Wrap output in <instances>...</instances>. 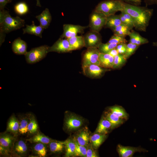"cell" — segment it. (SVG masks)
Returning <instances> with one entry per match:
<instances>
[{
    "label": "cell",
    "mask_w": 157,
    "mask_h": 157,
    "mask_svg": "<svg viewBox=\"0 0 157 157\" xmlns=\"http://www.w3.org/2000/svg\"><path fill=\"white\" fill-rule=\"evenodd\" d=\"M99 60L100 66L106 69L113 68L114 57L110 54L100 53Z\"/></svg>",
    "instance_id": "cell-16"
},
{
    "label": "cell",
    "mask_w": 157,
    "mask_h": 157,
    "mask_svg": "<svg viewBox=\"0 0 157 157\" xmlns=\"http://www.w3.org/2000/svg\"><path fill=\"white\" fill-rule=\"evenodd\" d=\"M146 3L148 5L153 4H157V0H144Z\"/></svg>",
    "instance_id": "cell-49"
},
{
    "label": "cell",
    "mask_w": 157,
    "mask_h": 157,
    "mask_svg": "<svg viewBox=\"0 0 157 157\" xmlns=\"http://www.w3.org/2000/svg\"><path fill=\"white\" fill-rule=\"evenodd\" d=\"M119 15H111L107 17L105 26L112 30L116 27L122 24Z\"/></svg>",
    "instance_id": "cell-22"
},
{
    "label": "cell",
    "mask_w": 157,
    "mask_h": 157,
    "mask_svg": "<svg viewBox=\"0 0 157 157\" xmlns=\"http://www.w3.org/2000/svg\"><path fill=\"white\" fill-rule=\"evenodd\" d=\"M105 118L110 122L113 128L119 125L123 122L122 119L111 112L106 113Z\"/></svg>",
    "instance_id": "cell-28"
},
{
    "label": "cell",
    "mask_w": 157,
    "mask_h": 157,
    "mask_svg": "<svg viewBox=\"0 0 157 157\" xmlns=\"http://www.w3.org/2000/svg\"><path fill=\"white\" fill-rule=\"evenodd\" d=\"M71 51L72 50L67 39L60 38L51 46L49 47L48 52L64 53Z\"/></svg>",
    "instance_id": "cell-10"
},
{
    "label": "cell",
    "mask_w": 157,
    "mask_h": 157,
    "mask_svg": "<svg viewBox=\"0 0 157 157\" xmlns=\"http://www.w3.org/2000/svg\"><path fill=\"white\" fill-rule=\"evenodd\" d=\"M65 150V156H73L76 147V144L74 138H68L62 142Z\"/></svg>",
    "instance_id": "cell-24"
},
{
    "label": "cell",
    "mask_w": 157,
    "mask_h": 157,
    "mask_svg": "<svg viewBox=\"0 0 157 157\" xmlns=\"http://www.w3.org/2000/svg\"><path fill=\"white\" fill-rule=\"evenodd\" d=\"M106 134L95 133L90 137V141L94 149H97L106 138Z\"/></svg>",
    "instance_id": "cell-23"
},
{
    "label": "cell",
    "mask_w": 157,
    "mask_h": 157,
    "mask_svg": "<svg viewBox=\"0 0 157 157\" xmlns=\"http://www.w3.org/2000/svg\"><path fill=\"white\" fill-rule=\"evenodd\" d=\"M123 10L133 18L134 27L136 29L142 31H146L153 14V9L125 2Z\"/></svg>",
    "instance_id": "cell-1"
},
{
    "label": "cell",
    "mask_w": 157,
    "mask_h": 157,
    "mask_svg": "<svg viewBox=\"0 0 157 157\" xmlns=\"http://www.w3.org/2000/svg\"><path fill=\"white\" fill-rule=\"evenodd\" d=\"M111 113L122 119H126L128 117V114L122 108L118 106H113L110 108Z\"/></svg>",
    "instance_id": "cell-29"
},
{
    "label": "cell",
    "mask_w": 157,
    "mask_h": 157,
    "mask_svg": "<svg viewBox=\"0 0 157 157\" xmlns=\"http://www.w3.org/2000/svg\"><path fill=\"white\" fill-rule=\"evenodd\" d=\"M127 42V41L125 37L114 35L110 38L107 43L118 44L121 43H126Z\"/></svg>",
    "instance_id": "cell-38"
},
{
    "label": "cell",
    "mask_w": 157,
    "mask_h": 157,
    "mask_svg": "<svg viewBox=\"0 0 157 157\" xmlns=\"http://www.w3.org/2000/svg\"><path fill=\"white\" fill-rule=\"evenodd\" d=\"M107 16L100 12L94 10L91 14L90 18L89 27L90 30L99 32L105 26Z\"/></svg>",
    "instance_id": "cell-5"
},
{
    "label": "cell",
    "mask_w": 157,
    "mask_h": 157,
    "mask_svg": "<svg viewBox=\"0 0 157 157\" xmlns=\"http://www.w3.org/2000/svg\"><path fill=\"white\" fill-rule=\"evenodd\" d=\"M139 46L129 42L126 44V50L124 55L125 58L127 59L134 53Z\"/></svg>",
    "instance_id": "cell-37"
},
{
    "label": "cell",
    "mask_w": 157,
    "mask_h": 157,
    "mask_svg": "<svg viewBox=\"0 0 157 157\" xmlns=\"http://www.w3.org/2000/svg\"><path fill=\"white\" fill-rule=\"evenodd\" d=\"M87 148L86 157H98L97 152L90 143H89L86 147Z\"/></svg>",
    "instance_id": "cell-40"
},
{
    "label": "cell",
    "mask_w": 157,
    "mask_h": 157,
    "mask_svg": "<svg viewBox=\"0 0 157 157\" xmlns=\"http://www.w3.org/2000/svg\"><path fill=\"white\" fill-rule=\"evenodd\" d=\"M27 47L26 42L20 38L15 39L12 43V51L17 54L25 55L27 52Z\"/></svg>",
    "instance_id": "cell-12"
},
{
    "label": "cell",
    "mask_w": 157,
    "mask_h": 157,
    "mask_svg": "<svg viewBox=\"0 0 157 157\" xmlns=\"http://www.w3.org/2000/svg\"><path fill=\"white\" fill-rule=\"evenodd\" d=\"M32 143H41L44 144H48L53 141L48 137L42 133H38L31 138L27 139Z\"/></svg>",
    "instance_id": "cell-26"
},
{
    "label": "cell",
    "mask_w": 157,
    "mask_h": 157,
    "mask_svg": "<svg viewBox=\"0 0 157 157\" xmlns=\"http://www.w3.org/2000/svg\"><path fill=\"white\" fill-rule=\"evenodd\" d=\"M130 30L128 28L120 31L118 32L114 33V35L125 37L130 32Z\"/></svg>",
    "instance_id": "cell-43"
},
{
    "label": "cell",
    "mask_w": 157,
    "mask_h": 157,
    "mask_svg": "<svg viewBox=\"0 0 157 157\" xmlns=\"http://www.w3.org/2000/svg\"><path fill=\"white\" fill-rule=\"evenodd\" d=\"M90 137L88 129L85 128L79 131L74 138L79 144L86 147L89 143Z\"/></svg>",
    "instance_id": "cell-15"
},
{
    "label": "cell",
    "mask_w": 157,
    "mask_h": 157,
    "mask_svg": "<svg viewBox=\"0 0 157 157\" xmlns=\"http://www.w3.org/2000/svg\"><path fill=\"white\" fill-rule=\"evenodd\" d=\"M76 144V147L73 156L86 157L87 148L85 146L79 144L74 138Z\"/></svg>",
    "instance_id": "cell-35"
},
{
    "label": "cell",
    "mask_w": 157,
    "mask_h": 157,
    "mask_svg": "<svg viewBox=\"0 0 157 157\" xmlns=\"http://www.w3.org/2000/svg\"><path fill=\"white\" fill-rule=\"evenodd\" d=\"M85 47L87 48H97L101 43V36L99 32L90 30L83 36Z\"/></svg>",
    "instance_id": "cell-9"
},
{
    "label": "cell",
    "mask_w": 157,
    "mask_h": 157,
    "mask_svg": "<svg viewBox=\"0 0 157 157\" xmlns=\"http://www.w3.org/2000/svg\"><path fill=\"white\" fill-rule=\"evenodd\" d=\"M67 39L72 51L78 49L85 47L83 36L76 35Z\"/></svg>",
    "instance_id": "cell-18"
},
{
    "label": "cell",
    "mask_w": 157,
    "mask_h": 157,
    "mask_svg": "<svg viewBox=\"0 0 157 157\" xmlns=\"http://www.w3.org/2000/svg\"><path fill=\"white\" fill-rule=\"evenodd\" d=\"M84 121L81 117L76 115L70 114L67 115L64 119V126L69 131L76 130L80 128L84 123Z\"/></svg>",
    "instance_id": "cell-7"
},
{
    "label": "cell",
    "mask_w": 157,
    "mask_h": 157,
    "mask_svg": "<svg viewBox=\"0 0 157 157\" xmlns=\"http://www.w3.org/2000/svg\"><path fill=\"white\" fill-rule=\"evenodd\" d=\"M64 146L61 142L51 141L49 143V147L50 151L53 153L61 152L63 149Z\"/></svg>",
    "instance_id": "cell-34"
},
{
    "label": "cell",
    "mask_w": 157,
    "mask_h": 157,
    "mask_svg": "<svg viewBox=\"0 0 157 157\" xmlns=\"http://www.w3.org/2000/svg\"><path fill=\"white\" fill-rule=\"evenodd\" d=\"M28 129L31 133H35L38 129V125L35 117L32 114L29 116Z\"/></svg>",
    "instance_id": "cell-31"
},
{
    "label": "cell",
    "mask_w": 157,
    "mask_h": 157,
    "mask_svg": "<svg viewBox=\"0 0 157 157\" xmlns=\"http://www.w3.org/2000/svg\"><path fill=\"white\" fill-rule=\"evenodd\" d=\"M11 1V0H0V10H4L6 4Z\"/></svg>",
    "instance_id": "cell-46"
},
{
    "label": "cell",
    "mask_w": 157,
    "mask_h": 157,
    "mask_svg": "<svg viewBox=\"0 0 157 157\" xmlns=\"http://www.w3.org/2000/svg\"><path fill=\"white\" fill-rule=\"evenodd\" d=\"M44 29L40 25L36 26L33 21L31 25H26V27L23 29V34L28 33L33 35L42 38V33Z\"/></svg>",
    "instance_id": "cell-17"
},
{
    "label": "cell",
    "mask_w": 157,
    "mask_h": 157,
    "mask_svg": "<svg viewBox=\"0 0 157 157\" xmlns=\"http://www.w3.org/2000/svg\"><path fill=\"white\" fill-rule=\"evenodd\" d=\"M124 2L129 4L138 6L140 5L142 0H122Z\"/></svg>",
    "instance_id": "cell-45"
},
{
    "label": "cell",
    "mask_w": 157,
    "mask_h": 157,
    "mask_svg": "<svg viewBox=\"0 0 157 157\" xmlns=\"http://www.w3.org/2000/svg\"><path fill=\"white\" fill-rule=\"evenodd\" d=\"M113 128L110 122L105 117L100 120L96 130L95 133L106 134L110 129Z\"/></svg>",
    "instance_id": "cell-19"
},
{
    "label": "cell",
    "mask_w": 157,
    "mask_h": 157,
    "mask_svg": "<svg viewBox=\"0 0 157 157\" xmlns=\"http://www.w3.org/2000/svg\"><path fill=\"white\" fill-rule=\"evenodd\" d=\"M6 33L0 31V46L4 42L6 37Z\"/></svg>",
    "instance_id": "cell-47"
},
{
    "label": "cell",
    "mask_w": 157,
    "mask_h": 157,
    "mask_svg": "<svg viewBox=\"0 0 157 157\" xmlns=\"http://www.w3.org/2000/svg\"><path fill=\"white\" fill-rule=\"evenodd\" d=\"M100 52L97 48H87L82 58V67L92 64L99 65V57Z\"/></svg>",
    "instance_id": "cell-6"
},
{
    "label": "cell",
    "mask_w": 157,
    "mask_h": 157,
    "mask_svg": "<svg viewBox=\"0 0 157 157\" xmlns=\"http://www.w3.org/2000/svg\"><path fill=\"white\" fill-rule=\"evenodd\" d=\"M11 0L12 1V0Z\"/></svg>",
    "instance_id": "cell-52"
},
{
    "label": "cell",
    "mask_w": 157,
    "mask_h": 157,
    "mask_svg": "<svg viewBox=\"0 0 157 157\" xmlns=\"http://www.w3.org/2000/svg\"><path fill=\"white\" fill-rule=\"evenodd\" d=\"M85 75L92 78H97L101 76L106 71V69L99 65L92 64L82 67Z\"/></svg>",
    "instance_id": "cell-11"
},
{
    "label": "cell",
    "mask_w": 157,
    "mask_h": 157,
    "mask_svg": "<svg viewBox=\"0 0 157 157\" xmlns=\"http://www.w3.org/2000/svg\"><path fill=\"white\" fill-rule=\"evenodd\" d=\"M126 43H121L117 44L116 47L119 53L124 55L126 50Z\"/></svg>",
    "instance_id": "cell-41"
},
{
    "label": "cell",
    "mask_w": 157,
    "mask_h": 157,
    "mask_svg": "<svg viewBox=\"0 0 157 157\" xmlns=\"http://www.w3.org/2000/svg\"><path fill=\"white\" fill-rule=\"evenodd\" d=\"M125 2L122 0H106L99 3L94 10L103 13L107 17L115 14L124 10Z\"/></svg>",
    "instance_id": "cell-3"
},
{
    "label": "cell",
    "mask_w": 157,
    "mask_h": 157,
    "mask_svg": "<svg viewBox=\"0 0 157 157\" xmlns=\"http://www.w3.org/2000/svg\"><path fill=\"white\" fill-rule=\"evenodd\" d=\"M117 45V44L114 43H101L99 45L98 49L100 53H107L110 51L115 48Z\"/></svg>",
    "instance_id": "cell-33"
},
{
    "label": "cell",
    "mask_w": 157,
    "mask_h": 157,
    "mask_svg": "<svg viewBox=\"0 0 157 157\" xmlns=\"http://www.w3.org/2000/svg\"><path fill=\"white\" fill-rule=\"evenodd\" d=\"M19 122L14 115L11 116L8 121L6 131L14 134L19 132Z\"/></svg>",
    "instance_id": "cell-25"
},
{
    "label": "cell",
    "mask_w": 157,
    "mask_h": 157,
    "mask_svg": "<svg viewBox=\"0 0 157 157\" xmlns=\"http://www.w3.org/2000/svg\"><path fill=\"white\" fill-rule=\"evenodd\" d=\"M111 56L114 57L117 55L119 53L116 49V48L110 51L108 53Z\"/></svg>",
    "instance_id": "cell-48"
},
{
    "label": "cell",
    "mask_w": 157,
    "mask_h": 157,
    "mask_svg": "<svg viewBox=\"0 0 157 157\" xmlns=\"http://www.w3.org/2000/svg\"><path fill=\"white\" fill-rule=\"evenodd\" d=\"M130 38L129 42L139 46L149 42L148 39L140 35L134 31L130 32L128 34Z\"/></svg>",
    "instance_id": "cell-21"
},
{
    "label": "cell",
    "mask_w": 157,
    "mask_h": 157,
    "mask_svg": "<svg viewBox=\"0 0 157 157\" xmlns=\"http://www.w3.org/2000/svg\"><path fill=\"white\" fill-rule=\"evenodd\" d=\"M45 144L41 143H36L33 147L35 152L40 157H45L46 155L47 150Z\"/></svg>",
    "instance_id": "cell-30"
},
{
    "label": "cell",
    "mask_w": 157,
    "mask_h": 157,
    "mask_svg": "<svg viewBox=\"0 0 157 157\" xmlns=\"http://www.w3.org/2000/svg\"><path fill=\"white\" fill-rule=\"evenodd\" d=\"M40 23V25L44 29L49 27L52 20V17L49 9L46 8L39 15L35 17Z\"/></svg>",
    "instance_id": "cell-14"
},
{
    "label": "cell",
    "mask_w": 157,
    "mask_h": 157,
    "mask_svg": "<svg viewBox=\"0 0 157 157\" xmlns=\"http://www.w3.org/2000/svg\"><path fill=\"white\" fill-rule=\"evenodd\" d=\"M28 120L24 118L19 122V132L22 134L26 133L28 131Z\"/></svg>",
    "instance_id": "cell-39"
},
{
    "label": "cell",
    "mask_w": 157,
    "mask_h": 157,
    "mask_svg": "<svg viewBox=\"0 0 157 157\" xmlns=\"http://www.w3.org/2000/svg\"><path fill=\"white\" fill-rule=\"evenodd\" d=\"M14 9L16 13L20 15L26 13L28 10L27 5L24 2H20L16 4L15 6Z\"/></svg>",
    "instance_id": "cell-32"
},
{
    "label": "cell",
    "mask_w": 157,
    "mask_h": 157,
    "mask_svg": "<svg viewBox=\"0 0 157 157\" xmlns=\"http://www.w3.org/2000/svg\"><path fill=\"white\" fill-rule=\"evenodd\" d=\"M121 14L134 27V21L132 17L130 14L124 12L123 10L121 11Z\"/></svg>",
    "instance_id": "cell-42"
},
{
    "label": "cell",
    "mask_w": 157,
    "mask_h": 157,
    "mask_svg": "<svg viewBox=\"0 0 157 157\" xmlns=\"http://www.w3.org/2000/svg\"><path fill=\"white\" fill-rule=\"evenodd\" d=\"M126 59L124 55L118 53L114 57L113 68H117L121 67L126 63Z\"/></svg>",
    "instance_id": "cell-36"
},
{
    "label": "cell",
    "mask_w": 157,
    "mask_h": 157,
    "mask_svg": "<svg viewBox=\"0 0 157 157\" xmlns=\"http://www.w3.org/2000/svg\"><path fill=\"white\" fill-rule=\"evenodd\" d=\"M37 3L36 6L40 7H41V5L40 3V0H36Z\"/></svg>",
    "instance_id": "cell-50"
},
{
    "label": "cell",
    "mask_w": 157,
    "mask_h": 157,
    "mask_svg": "<svg viewBox=\"0 0 157 157\" xmlns=\"http://www.w3.org/2000/svg\"><path fill=\"white\" fill-rule=\"evenodd\" d=\"M119 15L122 23L126 26L130 30L134 27L121 14Z\"/></svg>",
    "instance_id": "cell-44"
},
{
    "label": "cell",
    "mask_w": 157,
    "mask_h": 157,
    "mask_svg": "<svg viewBox=\"0 0 157 157\" xmlns=\"http://www.w3.org/2000/svg\"><path fill=\"white\" fill-rule=\"evenodd\" d=\"M15 140L14 137L9 133H2L0 136V145L8 149L13 145Z\"/></svg>",
    "instance_id": "cell-20"
},
{
    "label": "cell",
    "mask_w": 157,
    "mask_h": 157,
    "mask_svg": "<svg viewBox=\"0 0 157 157\" xmlns=\"http://www.w3.org/2000/svg\"><path fill=\"white\" fill-rule=\"evenodd\" d=\"M25 24L24 20L19 16L12 17L8 11L0 10V31L8 33L21 28Z\"/></svg>",
    "instance_id": "cell-2"
},
{
    "label": "cell",
    "mask_w": 157,
    "mask_h": 157,
    "mask_svg": "<svg viewBox=\"0 0 157 157\" xmlns=\"http://www.w3.org/2000/svg\"><path fill=\"white\" fill-rule=\"evenodd\" d=\"M153 44L154 46L157 47V42H153Z\"/></svg>",
    "instance_id": "cell-51"
},
{
    "label": "cell",
    "mask_w": 157,
    "mask_h": 157,
    "mask_svg": "<svg viewBox=\"0 0 157 157\" xmlns=\"http://www.w3.org/2000/svg\"><path fill=\"white\" fill-rule=\"evenodd\" d=\"M49 47L45 45L32 49L25 55L26 62L29 64H33L41 60L49 53Z\"/></svg>",
    "instance_id": "cell-4"
},
{
    "label": "cell",
    "mask_w": 157,
    "mask_h": 157,
    "mask_svg": "<svg viewBox=\"0 0 157 157\" xmlns=\"http://www.w3.org/2000/svg\"><path fill=\"white\" fill-rule=\"evenodd\" d=\"M88 26L78 25L64 24L63 25V31L60 38L67 39L76 36L79 33H83L85 29Z\"/></svg>",
    "instance_id": "cell-8"
},
{
    "label": "cell",
    "mask_w": 157,
    "mask_h": 157,
    "mask_svg": "<svg viewBox=\"0 0 157 157\" xmlns=\"http://www.w3.org/2000/svg\"><path fill=\"white\" fill-rule=\"evenodd\" d=\"M14 150L18 154L22 155L25 154L27 150V147L26 143L22 140L17 142L14 146Z\"/></svg>",
    "instance_id": "cell-27"
},
{
    "label": "cell",
    "mask_w": 157,
    "mask_h": 157,
    "mask_svg": "<svg viewBox=\"0 0 157 157\" xmlns=\"http://www.w3.org/2000/svg\"><path fill=\"white\" fill-rule=\"evenodd\" d=\"M117 149L120 156L122 157H131L136 152L144 151L139 147L124 146L120 144L117 145Z\"/></svg>",
    "instance_id": "cell-13"
}]
</instances>
